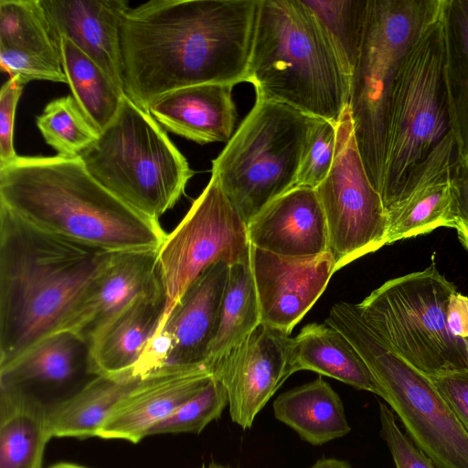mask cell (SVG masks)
Segmentation results:
<instances>
[{
    "mask_svg": "<svg viewBox=\"0 0 468 468\" xmlns=\"http://www.w3.org/2000/svg\"><path fill=\"white\" fill-rule=\"evenodd\" d=\"M335 123L312 117L294 187L315 189L329 174L335 157Z\"/></svg>",
    "mask_w": 468,
    "mask_h": 468,
    "instance_id": "35",
    "label": "cell"
},
{
    "mask_svg": "<svg viewBox=\"0 0 468 468\" xmlns=\"http://www.w3.org/2000/svg\"><path fill=\"white\" fill-rule=\"evenodd\" d=\"M24 84L10 78L0 90V169L12 164L18 155L14 146V122L16 105Z\"/></svg>",
    "mask_w": 468,
    "mask_h": 468,
    "instance_id": "38",
    "label": "cell"
},
{
    "mask_svg": "<svg viewBox=\"0 0 468 468\" xmlns=\"http://www.w3.org/2000/svg\"><path fill=\"white\" fill-rule=\"evenodd\" d=\"M350 73L303 0H260L248 81L256 98L336 122L348 106Z\"/></svg>",
    "mask_w": 468,
    "mask_h": 468,
    "instance_id": "4",
    "label": "cell"
},
{
    "mask_svg": "<svg viewBox=\"0 0 468 468\" xmlns=\"http://www.w3.org/2000/svg\"><path fill=\"white\" fill-rule=\"evenodd\" d=\"M441 5L442 0H369L348 106L362 163L378 194L386 163L388 104L399 67L413 43L439 18Z\"/></svg>",
    "mask_w": 468,
    "mask_h": 468,
    "instance_id": "6",
    "label": "cell"
},
{
    "mask_svg": "<svg viewBox=\"0 0 468 468\" xmlns=\"http://www.w3.org/2000/svg\"><path fill=\"white\" fill-rule=\"evenodd\" d=\"M429 378L468 433V369Z\"/></svg>",
    "mask_w": 468,
    "mask_h": 468,
    "instance_id": "39",
    "label": "cell"
},
{
    "mask_svg": "<svg viewBox=\"0 0 468 468\" xmlns=\"http://www.w3.org/2000/svg\"><path fill=\"white\" fill-rule=\"evenodd\" d=\"M84 374L92 376L90 343L70 332L58 331L0 368V385L62 387Z\"/></svg>",
    "mask_w": 468,
    "mask_h": 468,
    "instance_id": "25",
    "label": "cell"
},
{
    "mask_svg": "<svg viewBox=\"0 0 468 468\" xmlns=\"http://www.w3.org/2000/svg\"><path fill=\"white\" fill-rule=\"evenodd\" d=\"M324 323L346 335L358 351L380 385L382 399L416 446L438 468H468V433L431 378L380 340L356 304H334Z\"/></svg>",
    "mask_w": 468,
    "mask_h": 468,
    "instance_id": "10",
    "label": "cell"
},
{
    "mask_svg": "<svg viewBox=\"0 0 468 468\" xmlns=\"http://www.w3.org/2000/svg\"><path fill=\"white\" fill-rule=\"evenodd\" d=\"M229 265L220 261L208 267L163 316L156 334L166 341L167 367L207 365V351L217 331Z\"/></svg>",
    "mask_w": 468,
    "mask_h": 468,
    "instance_id": "18",
    "label": "cell"
},
{
    "mask_svg": "<svg viewBox=\"0 0 468 468\" xmlns=\"http://www.w3.org/2000/svg\"><path fill=\"white\" fill-rule=\"evenodd\" d=\"M456 186L457 203L453 229L462 246L468 251V161L460 164Z\"/></svg>",
    "mask_w": 468,
    "mask_h": 468,
    "instance_id": "40",
    "label": "cell"
},
{
    "mask_svg": "<svg viewBox=\"0 0 468 468\" xmlns=\"http://www.w3.org/2000/svg\"><path fill=\"white\" fill-rule=\"evenodd\" d=\"M0 47L61 59L60 38L41 0H0Z\"/></svg>",
    "mask_w": 468,
    "mask_h": 468,
    "instance_id": "31",
    "label": "cell"
},
{
    "mask_svg": "<svg viewBox=\"0 0 468 468\" xmlns=\"http://www.w3.org/2000/svg\"><path fill=\"white\" fill-rule=\"evenodd\" d=\"M379 419L381 436L387 442L397 468H438L400 430L394 412L385 403H379Z\"/></svg>",
    "mask_w": 468,
    "mask_h": 468,
    "instance_id": "37",
    "label": "cell"
},
{
    "mask_svg": "<svg viewBox=\"0 0 468 468\" xmlns=\"http://www.w3.org/2000/svg\"><path fill=\"white\" fill-rule=\"evenodd\" d=\"M60 50L72 97L99 133L102 132L117 114L124 92L69 38H60Z\"/></svg>",
    "mask_w": 468,
    "mask_h": 468,
    "instance_id": "30",
    "label": "cell"
},
{
    "mask_svg": "<svg viewBox=\"0 0 468 468\" xmlns=\"http://www.w3.org/2000/svg\"><path fill=\"white\" fill-rule=\"evenodd\" d=\"M250 248L247 226L224 194L218 178L210 180L157 250L166 315L192 282L208 267L239 260Z\"/></svg>",
    "mask_w": 468,
    "mask_h": 468,
    "instance_id": "12",
    "label": "cell"
},
{
    "mask_svg": "<svg viewBox=\"0 0 468 468\" xmlns=\"http://www.w3.org/2000/svg\"><path fill=\"white\" fill-rule=\"evenodd\" d=\"M114 252L47 232L0 205V368L57 331Z\"/></svg>",
    "mask_w": 468,
    "mask_h": 468,
    "instance_id": "2",
    "label": "cell"
},
{
    "mask_svg": "<svg viewBox=\"0 0 468 468\" xmlns=\"http://www.w3.org/2000/svg\"><path fill=\"white\" fill-rule=\"evenodd\" d=\"M261 323L260 303L250 261V248L229 265L217 331L207 363H213L244 341Z\"/></svg>",
    "mask_w": 468,
    "mask_h": 468,
    "instance_id": "29",
    "label": "cell"
},
{
    "mask_svg": "<svg viewBox=\"0 0 468 468\" xmlns=\"http://www.w3.org/2000/svg\"><path fill=\"white\" fill-rule=\"evenodd\" d=\"M455 286L434 264L387 281L357 309L394 353L428 377L468 369V343L453 336L447 308Z\"/></svg>",
    "mask_w": 468,
    "mask_h": 468,
    "instance_id": "9",
    "label": "cell"
},
{
    "mask_svg": "<svg viewBox=\"0 0 468 468\" xmlns=\"http://www.w3.org/2000/svg\"><path fill=\"white\" fill-rule=\"evenodd\" d=\"M461 163L452 133L412 171L400 195L386 212L387 245L439 227H454L456 179Z\"/></svg>",
    "mask_w": 468,
    "mask_h": 468,
    "instance_id": "14",
    "label": "cell"
},
{
    "mask_svg": "<svg viewBox=\"0 0 468 468\" xmlns=\"http://www.w3.org/2000/svg\"><path fill=\"white\" fill-rule=\"evenodd\" d=\"M143 378L132 376L92 377L72 395L48 407V429L51 438L97 436L116 405Z\"/></svg>",
    "mask_w": 468,
    "mask_h": 468,
    "instance_id": "27",
    "label": "cell"
},
{
    "mask_svg": "<svg viewBox=\"0 0 468 468\" xmlns=\"http://www.w3.org/2000/svg\"><path fill=\"white\" fill-rule=\"evenodd\" d=\"M233 85L206 83L173 90L148 112L165 129L199 144L229 142L237 119Z\"/></svg>",
    "mask_w": 468,
    "mask_h": 468,
    "instance_id": "22",
    "label": "cell"
},
{
    "mask_svg": "<svg viewBox=\"0 0 468 468\" xmlns=\"http://www.w3.org/2000/svg\"><path fill=\"white\" fill-rule=\"evenodd\" d=\"M250 261L261 324L288 335L318 300L335 272L329 251L289 257L250 245Z\"/></svg>",
    "mask_w": 468,
    "mask_h": 468,
    "instance_id": "15",
    "label": "cell"
},
{
    "mask_svg": "<svg viewBox=\"0 0 468 468\" xmlns=\"http://www.w3.org/2000/svg\"><path fill=\"white\" fill-rule=\"evenodd\" d=\"M292 370H311L383 397L380 385L353 344L325 323L309 324L293 338Z\"/></svg>",
    "mask_w": 468,
    "mask_h": 468,
    "instance_id": "24",
    "label": "cell"
},
{
    "mask_svg": "<svg viewBox=\"0 0 468 468\" xmlns=\"http://www.w3.org/2000/svg\"><path fill=\"white\" fill-rule=\"evenodd\" d=\"M310 468H352V466L345 460L322 458L317 460Z\"/></svg>",
    "mask_w": 468,
    "mask_h": 468,
    "instance_id": "42",
    "label": "cell"
},
{
    "mask_svg": "<svg viewBox=\"0 0 468 468\" xmlns=\"http://www.w3.org/2000/svg\"><path fill=\"white\" fill-rule=\"evenodd\" d=\"M292 348L290 335L261 323L213 363L214 377L228 393L230 418L243 430L252 426L258 413L293 374Z\"/></svg>",
    "mask_w": 468,
    "mask_h": 468,
    "instance_id": "13",
    "label": "cell"
},
{
    "mask_svg": "<svg viewBox=\"0 0 468 468\" xmlns=\"http://www.w3.org/2000/svg\"><path fill=\"white\" fill-rule=\"evenodd\" d=\"M200 468H229V467L221 465V464L217 463L215 462H210L208 463L202 464Z\"/></svg>",
    "mask_w": 468,
    "mask_h": 468,
    "instance_id": "44",
    "label": "cell"
},
{
    "mask_svg": "<svg viewBox=\"0 0 468 468\" xmlns=\"http://www.w3.org/2000/svg\"><path fill=\"white\" fill-rule=\"evenodd\" d=\"M37 126L46 143L63 158L80 156L100 135L72 95L49 101L37 117Z\"/></svg>",
    "mask_w": 468,
    "mask_h": 468,
    "instance_id": "33",
    "label": "cell"
},
{
    "mask_svg": "<svg viewBox=\"0 0 468 468\" xmlns=\"http://www.w3.org/2000/svg\"><path fill=\"white\" fill-rule=\"evenodd\" d=\"M59 38L73 41L123 91L121 25L125 0H41ZM124 92V91H123Z\"/></svg>",
    "mask_w": 468,
    "mask_h": 468,
    "instance_id": "20",
    "label": "cell"
},
{
    "mask_svg": "<svg viewBox=\"0 0 468 468\" xmlns=\"http://www.w3.org/2000/svg\"><path fill=\"white\" fill-rule=\"evenodd\" d=\"M213 377L208 365L168 366L148 375L116 405L97 437L141 441Z\"/></svg>",
    "mask_w": 468,
    "mask_h": 468,
    "instance_id": "17",
    "label": "cell"
},
{
    "mask_svg": "<svg viewBox=\"0 0 468 468\" xmlns=\"http://www.w3.org/2000/svg\"><path fill=\"white\" fill-rule=\"evenodd\" d=\"M0 205L57 236L110 251L158 249L166 233L102 186L78 157L18 156L0 169Z\"/></svg>",
    "mask_w": 468,
    "mask_h": 468,
    "instance_id": "3",
    "label": "cell"
},
{
    "mask_svg": "<svg viewBox=\"0 0 468 468\" xmlns=\"http://www.w3.org/2000/svg\"><path fill=\"white\" fill-rule=\"evenodd\" d=\"M447 325L453 336L468 343V296L452 293L447 308Z\"/></svg>",
    "mask_w": 468,
    "mask_h": 468,
    "instance_id": "41",
    "label": "cell"
},
{
    "mask_svg": "<svg viewBox=\"0 0 468 468\" xmlns=\"http://www.w3.org/2000/svg\"><path fill=\"white\" fill-rule=\"evenodd\" d=\"M260 0H151L121 25L123 91L148 111L178 89L248 81Z\"/></svg>",
    "mask_w": 468,
    "mask_h": 468,
    "instance_id": "1",
    "label": "cell"
},
{
    "mask_svg": "<svg viewBox=\"0 0 468 468\" xmlns=\"http://www.w3.org/2000/svg\"><path fill=\"white\" fill-rule=\"evenodd\" d=\"M80 158L102 186L156 221L195 174L165 129L125 94L113 120Z\"/></svg>",
    "mask_w": 468,
    "mask_h": 468,
    "instance_id": "5",
    "label": "cell"
},
{
    "mask_svg": "<svg viewBox=\"0 0 468 468\" xmlns=\"http://www.w3.org/2000/svg\"><path fill=\"white\" fill-rule=\"evenodd\" d=\"M335 124L333 165L315 192L325 215L328 251L336 271L387 245L388 223L381 197L362 163L349 106Z\"/></svg>",
    "mask_w": 468,
    "mask_h": 468,
    "instance_id": "11",
    "label": "cell"
},
{
    "mask_svg": "<svg viewBox=\"0 0 468 468\" xmlns=\"http://www.w3.org/2000/svg\"><path fill=\"white\" fill-rule=\"evenodd\" d=\"M229 405L224 385L213 377L197 394L171 415L154 425L148 436L165 433H200L207 424L218 419Z\"/></svg>",
    "mask_w": 468,
    "mask_h": 468,
    "instance_id": "34",
    "label": "cell"
},
{
    "mask_svg": "<svg viewBox=\"0 0 468 468\" xmlns=\"http://www.w3.org/2000/svg\"><path fill=\"white\" fill-rule=\"evenodd\" d=\"M312 117L256 98L212 160L211 175L246 226L268 204L294 187Z\"/></svg>",
    "mask_w": 468,
    "mask_h": 468,
    "instance_id": "8",
    "label": "cell"
},
{
    "mask_svg": "<svg viewBox=\"0 0 468 468\" xmlns=\"http://www.w3.org/2000/svg\"><path fill=\"white\" fill-rule=\"evenodd\" d=\"M157 250L114 252L78 295L56 332H70L90 343L113 315L162 283Z\"/></svg>",
    "mask_w": 468,
    "mask_h": 468,
    "instance_id": "16",
    "label": "cell"
},
{
    "mask_svg": "<svg viewBox=\"0 0 468 468\" xmlns=\"http://www.w3.org/2000/svg\"><path fill=\"white\" fill-rule=\"evenodd\" d=\"M165 306L161 283L108 320L90 340V374L135 377V368L160 325Z\"/></svg>",
    "mask_w": 468,
    "mask_h": 468,
    "instance_id": "21",
    "label": "cell"
},
{
    "mask_svg": "<svg viewBox=\"0 0 468 468\" xmlns=\"http://www.w3.org/2000/svg\"><path fill=\"white\" fill-rule=\"evenodd\" d=\"M253 247L289 257L328 251V229L315 189L293 187L268 204L247 226Z\"/></svg>",
    "mask_w": 468,
    "mask_h": 468,
    "instance_id": "19",
    "label": "cell"
},
{
    "mask_svg": "<svg viewBox=\"0 0 468 468\" xmlns=\"http://www.w3.org/2000/svg\"><path fill=\"white\" fill-rule=\"evenodd\" d=\"M48 468H88V467L80 465V464H76V463H55V464L49 466Z\"/></svg>",
    "mask_w": 468,
    "mask_h": 468,
    "instance_id": "43",
    "label": "cell"
},
{
    "mask_svg": "<svg viewBox=\"0 0 468 468\" xmlns=\"http://www.w3.org/2000/svg\"><path fill=\"white\" fill-rule=\"evenodd\" d=\"M327 34L351 73L360 54L369 0H303Z\"/></svg>",
    "mask_w": 468,
    "mask_h": 468,
    "instance_id": "32",
    "label": "cell"
},
{
    "mask_svg": "<svg viewBox=\"0 0 468 468\" xmlns=\"http://www.w3.org/2000/svg\"><path fill=\"white\" fill-rule=\"evenodd\" d=\"M272 408L279 421L314 446L341 438L351 431L339 395L322 378L282 393Z\"/></svg>",
    "mask_w": 468,
    "mask_h": 468,
    "instance_id": "26",
    "label": "cell"
},
{
    "mask_svg": "<svg viewBox=\"0 0 468 468\" xmlns=\"http://www.w3.org/2000/svg\"><path fill=\"white\" fill-rule=\"evenodd\" d=\"M0 66L10 78H18L25 85L31 80L67 83L60 58L39 53L0 47Z\"/></svg>",
    "mask_w": 468,
    "mask_h": 468,
    "instance_id": "36",
    "label": "cell"
},
{
    "mask_svg": "<svg viewBox=\"0 0 468 468\" xmlns=\"http://www.w3.org/2000/svg\"><path fill=\"white\" fill-rule=\"evenodd\" d=\"M48 407L30 389L0 385V468H42Z\"/></svg>",
    "mask_w": 468,
    "mask_h": 468,
    "instance_id": "23",
    "label": "cell"
},
{
    "mask_svg": "<svg viewBox=\"0 0 468 468\" xmlns=\"http://www.w3.org/2000/svg\"><path fill=\"white\" fill-rule=\"evenodd\" d=\"M452 133L440 15L407 52L390 95L379 192L385 215L412 171Z\"/></svg>",
    "mask_w": 468,
    "mask_h": 468,
    "instance_id": "7",
    "label": "cell"
},
{
    "mask_svg": "<svg viewBox=\"0 0 468 468\" xmlns=\"http://www.w3.org/2000/svg\"><path fill=\"white\" fill-rule=\"evenodd\" d=\"M444 77L462 163L468 161V0H442Z\"/></svg>",
    "mask_w": 468,
    "mask_h": 468,
    "instance_id": "28",
    "label": "cell"
}]
</instances>
